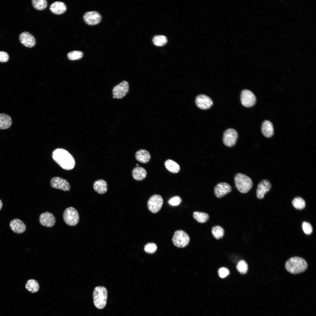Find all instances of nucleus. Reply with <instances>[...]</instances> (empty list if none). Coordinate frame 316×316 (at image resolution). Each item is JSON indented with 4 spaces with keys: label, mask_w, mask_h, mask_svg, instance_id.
Instances as JSON below:
<instances>
[{
    "label": "nucleus",
    "mask_w": 316,
    "mask_h": 316,
    "mask_svg": "<svg viewBox=\"0 0 316 316\" xmlns=\"http://www.w3.org/2000/svg\"><path fill=\"white\" fill-rule=\"evenodd\" d=\"M52 156L53 159L63 169L69 170L74 167V159L66 150L61 148H57L53 152Z\"/></svg>",
    "instance_id": "obj_1"
},
{
    "label": "nucleus",
    "mask_w": 316,
    "mask_h": 316,
    "mask_svg": "<svg viewBox=\"0 0 316 316\" xmlns=\"http://www.w3.org/2000/svg\"><path fill=\"white\" fill-rule=\"evenodd\" d=\"M286 270L292 274H297L305 271L307 268V262L304 259L298 257H291L285 265Z\"/></svg>",
    "instance_id": "obj_2"
},
{
    "label": "nucleus",
    "mask_w": 316,
    "mask_h": 316,
    "mask_svg": "<svg viewBox=\"0 0 316 316\" xmlns=\"http://www.w3.org/2000/svg\"><path fill=\"white\" fill-rule=\"evenodd\" d=\"M107 291L104 286H98L94 290L93 296L95 306L99 309L104 308L106 305L107 298Z\"/></svg>",
    "instance_id": "obj_3"
},
{
    "label": "nucleus",
    "mask_w": 316,
    "mask_h": 316,
    "mask_svg": "<svg viewBox=\"0 0 316 316\" xmlns=\"http://www.w3.org/2000/svg\"><path fill=\"white\" fill-rule=\"evenodd\" d=\"M234 181L237 189L242 193H247L253 186V181L250 178L241 173H238L236 175Z\"/></svg>",
    "instance_id": "obj_4"
},
{
    "label": "nucleus",
    "mask_w": 316,
    "mask_h": 316,
    "mask_svg": "<svg viewBox=\"0 0 316 316\" xmlns=\"http://www.w3.org/2000/svg\"><path fill=\"white\" fill-rule=\"evenodd\" d=\"M63 219L65 223L71 226L77 224L79 221V215L77 210L73 207L66 208L64 211Z\"/></svg>",
    "instance_id": "obj_5"
},
{
    "label": "nucleus",
    "mask_w": 316,
    "mask_h": 316,
    "mask_svg": "<svg viewBox=\"0 0 316 316\" xmlns=\"http://www.w3.org/2000/svg\"><path fill=\"white\" fill-rule=\"evenodd\" d=\"M174 245L178 248H184L189 243L190 238L188 234L182 230L176 231L172 238Z\"/></svg>",
    "instance_id": "obj_6"
},
{
    "label": "nucleus",
    "mask_w": 316,
    "mask_h": 316,
    "mask_svg": "<svg viewBox=\"0 0 316 316\" xmlns=\"http://www.w3.org/2000/svg\"><path fill=\"white\" fill-rule=\"evenodd\" d=\"M163 203L162 197L160 195L155 194L152 196L147 202L149 210L153 213L158 212L162 207Z\"/></svg>",
    "instance_id": "obj_7"
},
{
    "label": "nucleus",
    "mask_w": 316,
    "mask_h": 316,
    "mask_svg": "<svg viewBox=\"0 0 316 316\" xmlns=\"http://www.w3.org/2000/svg\"><path fill=\"white\" fill-rule=\"evenodd\" d=\"M237 131L233 128H229L224 132L223 136V142L224 144L228 147L234 146L238 138Z\"/></svg>",
    "instance_id": "obj_8"
},
{
    "label": "nucleus",
    "mask_w": 316,
    "mask_h": 316,
    "mask_svg": "<svg viewBox=\"0 0 316 316\" xmlns=\"http://www.w3.org/2000/svg\"><path fill=\"white\" fill-rule=\"evenodd\" d=\"M242 104L245 107H251L253 106L256 101V97L251 91L244 90L242 91L241 97Z\"/></svg>",
    "instance_id": "obj_9"
},
{
    "label": "nucleus",
    "mask_w": 316,
    "mask_h": 316,
    "mask_svg": "<svg viewBox=\"0 0 316 316\" xmlns=\"http://www.w3.org/2000/svg\"><path fill=\"white\" fill-rule=\"evenodd\" d=\"M129 90V84L127 82L123 81L115 86L113 89V97L121 99L124 97Z\"/></svg>",
    "instance_id": "obj_10"
},
{
    "label": "nucleus",
    "mask_w": 316,
    "mask_h": 316,
    "mask_svg": "<svg viewBox=\"0 0 316 316\" xmlns=\"http://www.w3.org/2000/svg\"><path fill=\"white\" fill-rule=\"evenodd\" d=\"M50 184L53 188L68 191L71 189L69 183L65 179L59 177H55L50 180Z\"/></svg>",
    "instance_id": "obj_11"
},
{
    "label": "nucleus",
    "mask_w": 316,
    "mask_h": 316,
    "mask_svg": "<svg viewBox=\"0 0 316 316\" xmlns=\"http://www.w3.org/2000/svg\"><path fill=\"white\" fill-rule=\"evenodd\" d=\"M39 221L40 224L44 226L51 227L54 225L56 219L52 213L47 212L42 213L40 215Z\"/></svg>",
    "instance_id": "obj_12"
},
{
    "label": "nucleus",
    "mask_w": 316,
    "mask_h": 316,
    "mask_svg": "<svg viewBox=\"0 0 316 316\" xmlns=\"http://www.w3.org/2000/svg\"><path fill=\"white\" fill-rule=\"evenodd\" d=\"M85 22L87 25H93L99 23L102 17L99 13L96 11H88L85 13L83 17Z\"/></svg>",
    "instance_id": "obj_13"
},
{
    "label": "nucleus",
    "mask_w": 316,
    "mask_h": 316,
    "mask_svg": "<svg viewBox=\"0 0 316 316\" xmlns=\"http://www.w3.org/2000/svg\"><path fill=\"white\" fill-rule=\"evenodd\" d=\"M195 102L199 108L204 110L209 108L213 103L211 98L204 95L197 96L196 98Z\"/></svg>",
    "instance_id": "obj_14"
},
{
    "label": "nucleus",
    "mask_w": 316,
    "mask_h": 316,
    "mask_svg": "<svg viewBox=\"0 0 316 316\" xmlns=\"http://www.w3.org/2000/svg\"><path fill=\"white\" fill-rule=\"evenodd\" d=\"M231 186L225 182H221L217 184L214 188V193L215 196L220 198L231 191Z\"/></svg>",
    "instance_id": "obj_15"
},
{
    "label": "nucleus",
    "mask_w": 316,
    "mask_h": 316,
    "mask_svg": "<svg viewBox=\"0 0 316 316\" xmlns=\"http://www.w3.org/2000/svg\"><path fill=\"white\" fill-rule=\"evenodd\" d=\"M271 188L270 182L267 180H262L258 184L256 191L257 197L259 199L263 198L265 194L269 191Z\"/></svg>",
    "instance_id": "obj_16"
},
{
    "label": "nucleus",
    "mask_w": 316,
    "mask_h": 316,
    "mask_svg": "<svg viewBox=\"0 0 316 316\" xmlns=\"http://www.w3.org/2000/svg\"><path fill=\"white\" fill-rule=\"evenodd\" d=\"M19 40L22 44L28 47H32L36 43L34 37L27 32L21 33L19 35Z\"/></svg>",
    "instance_id": "obj_17"
},
{
    "label": "nucleus",
    "mask_w": 316,
    "mask_h": 316,
    "mask_svg": "<svg viewBox=\"0 0 316 316\" xmlns=\"http://www.w3.org/2000/svg\"><path fill=\"white\" fill-rule=\"evenodd\" d=\"M9 226L13 232L18 234L24 233L26 229L25 223L21 220L18 218L12 220L9 223Z\"/></svg>",
    "instance_id": "obj_18"
},
{
    "label": "nucleus",
    "mask_w": 316,
    "mask_h": 316,
    "mask_svg": "<svg viewBox=\"0 0 316 316\" xmlns=\"http://www.w3.org/2000/svg\"><path fill=\"white\" fill-rule=\"evenodd\" d=\"M263 135L267 138H270L274 135V131L273 126L271 122L265 120L262 123L261 128Z\"/></svg>",
    "instance_id": "obj_19"
},
{
    "label": "nucleus",
    "mask_w": 316,
    "mask_h": 316,
    "mask_svg": "<svg viewBox=\"0 0 316 316\" xmlns=\"http://www.w3.org/2000/svg\"><path fill=\"white\" fill-rule=\"evenodd\" d=\"M49 9L53 13L60 15L66 11V6L63 2L57 1L52 3L50 6Z\"/></svg>",
    "instance_id": "obj_20"
},
{
    "label": "nucleus",
    "mask_w": 316,
    "mask_h": 316,
    "mask_svg": "<svg viewBox=\"0 0 316 316\" xmlns=\"http://www.w3.org/2000/svg\"><path fill=\"white\" fill-rule=\"evenodd\" d=\"M12 123L11 117L5 113H0V129H7L11 127Z\"/></svg>",
    "instance_id": "obj_21"
},
{
    "label": "nucleus",
    "mask_w": 316,
    "mask_h": 316,
    "mask_svg": "<svg viewBox=\"0 0 316 316\" xmlns=\"http://www.w3.org/2000/svg\"><path fill=\"white\" fill-rule=\"evenodd\" d=\"M93 188L97 193L100 194H104L107 190V183L103 179L96 181L93 183Z\"/></svg>",
    "instance_id": "obj_22"
},
{
    "label": "nucleus",
    "mask_w": 316,
    "mask_h": 316,
    "mask_svg": "<svg viewBox=\"0 0 316 316\" xmlns=\"http://www.w3.org/2000/svg\"><path fill=\"white\" fill-rule=\"evenodd\" d=\"M135 156L137 160L143 163L148 162L151 158L149 152L143 149L137 151L135 153Z\"/></svg>",
    "instance_id": "obj_23"
},
{
    "label": "nucleus",
    "mask_w": 316,
    "mask_h": 316,
    "mask_svg": "<svg viewBox=\"0 0 316 316\" xmlns=\"http://www.w3.org/2000/svg\"><path fill=\"white\" fill-rule=\"evenodd\" d=\"M133 178L137 181H141L145 178L147 174L146 170L141 167L135 168L132 172Z\"/></svg>",
    "instance_id": "obj_24"
},
{
    "label": "nucleus",
    "mask_w": 316,
    "mask_h": 316,
    "mask_svg": "<svg viewBox=\"0 0 316 316\" xmlns=\"http://www.w3.org/2000/svg\"><path fill=\"white\" fill-rule=\"evenodd\" d=\"M165 166L169 171L172 173H177L180 170V167L179 164L171 159H168L165 162Z\"/></svg>",
    "instance_id": "obj_25"
},
{
    "label": "nucleus",
    "mask_w": 316,
    "mask_h": 316,
    "mask_svg": "<svg viewBox=\"0 0 316 316\" xmlns=\"http://www.w3.org/2000/svg\"><path fill=\"white\" fill-rule=\"evenodd\" d=\"M25 287L26 289L32 293L36 292L40 288L38 282L34 279L28 280L25 285Z\"/></svg>",
    "instance_id": "obj_26"
},
{
    "label": "nucleus",
    "mask_w": 316,
    "mask_h": 316,
    "mask_svg": "<svg viewBox=\"0 0 316 316\" xmlns=\"http://www.w3.org/2000/svg\"><path fill=\"white\" fill-rule=\"evenodd\" d=\"M193 216L195 219L200 223H204L209 219V215L206 213L195 212L193 213Z\"/></svg>",
    "instance_id": "obj_27"
},
{
    "label": "nucleus",
    "mask_w": 316,
    "mask_h": 316,
    "mask_svg": "<svg viewBox=\"0 0 316 316\" xmlns=\"http://www.w3.org/2000/svg\"><path fill=\"white\" fill-rule=\"evenodd\" d=\"M292 203L293 207L298 209H302L305 208V200L300 197L294 198L292 201Z\"/></svg>",
    "instance_id": "obj_28"
},
{
    "label": "nucleus",
    "mask_w": 316,
    "mask_h": 316,
    "mask_svg": "<svg viewBox=\"0 0 316 316\" xmlns=\"http://www.w3.org/2000/svg\"><path fill=\"white\" fill-rule=\"evenodd\" d=\"M224 229L221 226H216L213 227L212 229V233L214 237L217 239L222 238L224 234Z\"/></svg>",
    "instance_id": "obj_29"
},
{
    "label": "nucleus",
    "mask_w": 316,
    "mask_h": 316,
    "mask_svg": "<svg viewBox=\"0 0 316 316\" xmlns=\"http://www.w3.org/2000/svg\"><path fill=\"white\" fill-rule=\"evenodd\" d=\"M32 3L33 7L36 9L42 10L45 9L47 4L46 0H32Z\"/></svg>",
    "instance_id": "obj_30"
},
{
    "label": "nucleus",
    "mask_w": 316,
    "mask_h": 316,
    "mask_svg": "<svg viewBox=\"0 0 316 316\" xmlns=\"http://www.w3.org/2000/svg\"><path fill=\"white\" fill-rule=\"evenodd\" d=\"M153 44L157 46H162L165 44L167 42L166 37L162 35L155 36L152 40Z\"/></svg>",
    "instance_id": "obj_31"
},
{
    "label": "nucleus",
    "mask_w": 316,
    "mask_h": 316,
    "mask_svg": "<svg viewBox=\"0 0 316 316\" xmlns=\"http://www.w3.org/2000/svg\"><path fill=\"white\" fill-rule=\"evenodd\" d=\"M238 271L241 274L246 273L248 270V267L246 262L244 260H241L238 263L236 266Z\"/></svg>",
    "instance_id": "obj_32"
},
{
    "label": "nucleus",
    "mask_w": 316,
    "mask_h": 316,
    "mask_svg": "<svg viewBox=\"0 0 316 316\" xmlns=\"http://www.w3.org/2000/svg\"><path fill=\"white\" fill-rule=\"evenodd\" d=\"M83 56L82 52L79 51H74L68 53L67 54L68 59L71 60H78Z\"/></svg>",
    "instance_id": "obj_33"
},
{
    "label": "nucleus",
    "mask_w": 316,
    "mask_h": 316,
    "mask_svg": "<svg viewBox=\"0 0 316 316\" xmlns=\"http://www.w3.org/2000/svg\"><path fill=\"white\" fill-rule=\"evenodd\" d=\"M157 246L155 243H150L145 245L144 249L147 253L151 254L154 253L157 250Z\"/></svg>",
    "instance_id": "obj_34"
},
{
    "label": "nucleus",
    "mask_w": 316,
    "mask_h": 316,
    "mask_svg": "<svg viewBox=\"0 0 316 316\" xmlns=\"http://www.w3.org/2000/svg\"><path fill=\"white\" fill-rule=\"evenodd\" d=\"M302 226L303 230L306 234L309 235L312 233L313 230L311 224L309 222L306 221L303 222Z\"/></svg>",
    "instance_id": "obj_35"
},
{
    "label": "nucleus",
    "mask_w": 316,
    "mask_h": 316,
    "mask_svg": "<svg viewBox=\"0 0 316 316\" xmlns=\"http://www.w3.org/2000/svg\"><path fill=\"white\" fill-rule=\"evenodd\" d=\"M182 200L178 196H175L171 198L168 201L169 204L172 206H176L179 205L181 202Z\"/></svg>",
    "instance_id": "obj_36"
},
{
    "label": "nucleus",
    "mask_w": 316,
    "mask_h": 316,
    "mask_svg": "<svg viewBox=\"0 0 316 316\" xmlns=\"http://www.w3.org/2000/svg\"><path fill=\"white\" fill-rule=\"evenodd\" d=\"M219 276L222 278H225L229 274V271L227 268L221 267L220 268L218 272Z\"/></svg>",
    "instance_id": "obj_37"
},
{
    "label": "nucleus",
    "mask_w": 316,
    "mask_h": 316,
    "mask_svg": "<svg viewBox=\"0 0 316 316\" xmlns=\"http://www.w3.org/2000/svg\"><path fill=\"white\" fill-rule=\"evenodd\" d=\"M9 59V56L6 52L0 51V62L5 63L7 62Z\"/></svg>",
    "instance_id": "obj_38"
},
{
    "label": "nucleus",
    "mask_w": 316,
    "mask_h": 316,
    "mask_svg": "<svg viewBox=\"0 0 316 316\" xmlns=\"http://www.w3.org/2000/svg\"><path fill=\"white\" fill-rule=\"evenodd\" d=\"M3 206V203L1 200L0 199V211L1 209Z\"/></svg>",
    "instance_id": "obj_39"
},
{
    "label": "nucleus",
    "mask_w": 316,
    "mask_h": 316,
    "mask_svg": "<svg viewBox=\"0 0 316 316\" xmlns=\"http://www.w3.org/2000/svg\"><path fill=\"white\" fill-rule=\"evenodd\" d=\"M137 165V166H138V164H137V165Z\"/></svg>",
    "instance_id": "obj_40"
}]
</instances>
